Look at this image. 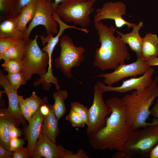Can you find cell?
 <instances>
[{"mask_svg": "<svg viewBox=\"0 0 158 158\" xmlns=\"http://www.w3.org/2000/svg\"><path fill=\"white\" fill-rule=\"evenodd\" d=\"M111 112L106 119L105 126L88 136L93 149L122 151L132 131L126 118L124 104L121 98L114 97L106 101Z\"/></svg>", "mask_w": 158, "mask_h": 158, "instance_id": "6da1fadb", "label": "cell"}, {"mask_svg": "<svg viewBox=\"0 0 158 158\" xmlns=\"http://www.w3.org/2000/svg\"><path fill=\"white\" fill-rule=\"evenodd\" d=\"M94 26L99 36L100 47L95 50L93 66L102 71L115 69L119 65L125 64L131 56L126 44L118 35L115 36L116 27H109L101 21L94 22Z\"/></svg>", "mask_w": 158, "mask_h": 158, "instance_id": "7a4b0ae2", "label": "cell"}, {"mask_svg": "<svg viewBox=\"0 0 158 158\" xmlns=\"http://www.w3.org/2000/svg\"><path fill=\"white\" fill-rule=\"evenodd\" d=\"M158 77L142 93L135 90L126 94L121 98L124 104L127 123L132 131L150 125L153 123L146 122L150 115V107L158 97Z\"/></svg>", "mask_w": 158, "mask_h": 158, "instance_id": "3957f363", "label": "cell"}, {"mask_svg": "<svg viewBox=\"0 0 158 158\" xmlns=\"http://www.w3.org/2000/svg\"><path fill=\"white\" fill-rule=\"evenodd\" d=\"M151 124L132 131L122 151L127 158H148L158 143V119Z\"/></svg>", "mask_w": 158, "mask_h": 158, "instance_id": "277c9868", "label": "cell"}, {"mask_svg": "<svg viewBox=\"0 0 158 158\" xmlns=\"http://www.w3.org/2000/svg\"><path fill=\"white\" fill-rule=\"evenodd\" d=\"M97 0H66L56 10L59 16L66 23L72 22L85 28L90 25V16L95 10L94 4Z\"/></svg>", "mask_w": 158, "mask_h": 158, "instance_id": "5b68a950", "label": "cell"}, {"mask_svg": "<svg viewBox=\"0 0 158 158\" xmlns=\"http://www.w3.org/2000/svg\"><path fill=\"white\" fill-rule=\"evenodd\" d=\"M59 41L60 55L54 59V66L56 69H60L68 78H74L71 69L79 66L83 61L85 48L75 46L72 38L66 35H62Z\"/></svg>", "mask_w": 158, "mask_h": 158, "instance_id": "8992f818", "label": "cell"}, {"mask_svg": "<svg viewBox=\"0 0 158 158\" xmlns=\"http://www.w3.org/2000/svg\"><path fill=\"white\" fill-rule=\"evenodd\" d=\"M39 37L36 34L33 39L27 40L21 72L27 81L31 78L33 74L44 75L47 72L46 68L49 65V56L38 46L37 39Z\"/></svg>", "mask_w": 158, "mask_h": 158, "instance_id": "52a82bcc", "label": "cell"}, {"mask_svg": "<svg viewBox=\"0 0 158 158\" xmlns=\"http://www.w3.org/2000/svg\"><path fill=\"white\" fill-rule=\"evenodd\" d=\"M56 11L52 0H38L35 16L24 33V39L26 40L30 39L32 30L39 25L44 26L47 35L51 33L56 34L59 25L53 17V14Z\"/></svg>", "mask_w": 158, "mask_h": 158, "instance_id": "ba28073f", "label": "cell"}, {"mask_svg": "<svg viewBox=\"0 0 158 158\" xmlns=\"http://www.w3.org/2000/svg\"><path fill=\"white\" fill-rule=\"evenodd\" d=\"M103 93L97 84H95L92 103L88 109V121L86 130L88 136L104 127L105 125L107 116L111 113V109L104 101Z\"/></svg>", "mask_w": 158, "mask_h": 158, "instance_id": "9c48e42d", "label": "cell"}, {"mask_svg": "<svg viewBox=\"0 0 158 158\" xmlns=\"http://www.w3.org/2000/svg\"><path fill=\"white\" fill-rule=\"evenodd\" d=\"M150 66L147 65L141 57L137 58L132 63L119 65L114 71L109 73H101L94 78L102 77L103 83L107 86H112L114 83L128 77H135L144 74Z\"/></svg>", "mask_w": 158, "mask_h": 158, "instance_id": "30bf717a", "label": "cell"}, {"mask_svg": "<svg viewBox=\"0 0 158 158\" xmlns=\"http://www.w3.org/2000/svg\"><path fill=\"white\" fill-rule=\"evenodd\" d=\"M154 71V69L150 66L146 72L141 76L123 80L122 84L118 86L106 85L101 81H98L97 83L104 93L113 92L123 93L134 90L137 94H139L143 92L152 83L153 80L152 77Z\"/></svg>", "mask_w": 158, "mask_h": 158, "instance_id": "8fae6325", "label": "cell"}, {"mask_svg": "<svg viewBox=\"0 0 158 158\" xmlns=\"http://www.w3.org/2000/svg\"><path fill=\"white\" fill-rule=\"evenodd\" d=\"M126 8L125 4L120 1L104 3L102 7L96 9L94 21L99 22L104 19H111L114 21L116 28H120L125 25L128 28H133L136 23H130L123 18L122 16L126 14Z\"/></svg>", "mask_w": 158, "mask_h": 158, "instance_id": "7c38bea8", "label": "cell"}, {"mask_svg": "<svg viewBox=\"0 0 158 158\" xmlns=\"http://www.w3.org/2000/svg\"><path fill=\"white\" fill-rule=\"evenodd\" d=\"M53 17L59 25V29L58 33L55 37L53 36L52 33L47 35L46 37L43 36H40L43 45L44 46L47 43V44L42 50L48 54L49 57L48 68L49 69H51V55L54 49L65 30L68 28H73L81 31L87 34L89 32V31L87 29L77 27L74 25H68L59 16L56 11L54 12Z\"/></svg>", "mask_w": 158, "mask_h": 158, "instance_id": "4fadbf2b", "label": "cell"}, {"mask_svg": "<svg viewBox=\"0 0 158 158\" xmlns=\"http://www.w3.org/2000/svg\"><path fill=\"white\" fill-rule=\"evenodd\" d=\"M65 149L62 145H57L42 132L34 148L32 158H61Z\"/></svg>", "mask_w": 158, "mask_h": 158, "instance_id": "5bb4252c", "label": "cell"}, {"mask_svg": "<svg viewBox=\"0 0 158 158\" xmlns=\"http://www.w3.org/2000/svg\"><path fill=\"white\" fill-rule=\"evenodd\" d=\"M0 85L4 89L8 98V113L23 126H25L26 120L22 115L19 108V95L12 87L1 70L0 71Z\"/></svg>", "mask_w": 158, "mask_h": 158, "instance_id": "9a60e30c", "label": "cell"}, {"mask_svg": "<svg viewBox=\"0 0 158 158\" xmlns=\"http://www.w3.org/2000/svg\"><path fill=\"white\" fill-rule=\"evenodd\" d=\"M43 117L39 109L32 116L29 125L24 126L25 139L28 142L26 148L31 158L34 148L42 133Z\"/></svg>", "mask_w": 158, "mask_h": 158, "instance_id": "2e32d148", "label": "cell"}, {"mask_svg": "<svg viewBox=\"0 0 158 158\" xmlns=\"http://www.w3.org/2000/svg\"><path fill=\"white\" fill-rule=\"evenodd\" d=\"M1 100L3 106L0 104V145L10 150V132L11 127L14 124L19 126L21 123L8 113L7 109L5 107L3 100Z\"/></svg>", "mask_w": 158, "mask_h": 158, "instance_id": "e0dca14e", "label": "cell"}, {"mask_svg": "<svg viewBox=\"0 0 158 158\" xmlns=\"http://www.w3.org/2000/svg\"><path fill=\"white\" fill-rule=\"evenodd\" d=\"M143 26V22L140 21L133 27V30L130 33L123 34L116 30V32L120 36L121 40L126 44H128L130 49L135 53L137 58L141 56L143 38L140 36L139 31Z\"/></svg>", "mask_w": 158, "mask_h": 158, "instance_id": "ac0fdd59", "label": "cell"}, {"mask_svg": "<svg viewBox=\"0 0 158 158\" xmlns=\"http://www.w3.org/2000/svg\"><path fill=\"white\" fill-rule=\"evenodd\" d=\"M50 109L49 115L44 116L42 132L49 139L56 143V138L60 133L58 126L59 119L55 114L53 105L50 104Z\"/></svg>", "mask_w": 158, "mask_h": 158, "instance_id": "d6986e66", "label": "cell"}, {"mask_svg": "<svg viewBox=\"0 0 158 158\" xmlns=\"http://www.w3.org/2000/svg\"><path fill=\"white\" fill-rule=\"evenodd\" d=\"M0 25V38L24 37V33L18 29L19 15L4 18Z\"/></svg>", "mask_w": 158, "mask_h": 158, "instance_id": "ffe728a7", "label": "cell"}, {"mask_svg": "<svg viewBox=\"0 0 158 158\" xmlns=\"http://www.w3.org/2000/svg\"><path fill=\"white\" fill-rule=\"evenodd\" d=\"M158 56V37L156 34L147 33L143 38L141 57L145 61Z\"/></svg>", "mask_w": 158, "mask_h": 158, "instance_id": "44dd1931", "label": "cell"}, {"mask_svg": "<svg viewBox=\"0 0 158 158\" xmlns=\"http://www.w3.org/2000/svg\"><path fill=\"white\" fill-rule=\"evenodd\" d=\"M27 40L24 38L15 43L0 56V59L22 60L25 55Z\"/></svg>", "mask_w": 158, "mask_h": 158, "instance_id": "7402d4cb", "label": "cell"}, {"mask_svg": "<svg viewBox=\"0 0 158 158\" xmlns=\"http://www.w3.org/2000/svg\"><path fill=\"white\" fill-rule=\"evenodd\" d=\"M36 4H31L26 6L22 9L18 14V29L24 33L27 28V24L32 20L35 16Z\"/></svg>", "mask_w": 158, "mask_h": 158, "instance_id": "603a6c76", "label": "cell"}, {"mask_svg": "<svg viewBox=\"0 0 158 158\" xmlns=\"http://www.w3.org/2000/svg\"><path fill=\"white\" fill-rule=\"evenodd\" d=\"M68 93L64 90H60L54 92L53 97L54 99L53 107L55 114L59 119L66 111L64 101L68 97Z\"/></svg>", "mask_w": 158, "mask_h": 158, "instance_id": "cb8c5ba5", "label": "cell"}, {"mask_svg": "<svg viewBox=\"0 0 158 158\" xmlns=\"http://www.w3.org/2000/svg\"><path fill=\"white\" fill-rule=\"evenodd\" d=\"M39 76L40 77L33 82V84L35 86H37L41 84L43 89L48 91L51 86V83H53L55 85L56 91L60 90L61 87L59 84L57 78L55 77L53 74L49 75L46 73Z\"/></svg>", "mask_w": 158, "mask_h": 158, "instance_id": "d4e9b609", "label": "cell"}, {"mask_svg": "<svg viewBox=\"0 0 158 158\" xmlns=\"http://www.w3.org/2000/svg\"><path fill=\"white\" fill-rule=\"evenodd\" d=\"M48 100L47 97H44L43 99L38 97L36 95V92L34 91L32 92L29 97L26 98L25 99L32 116L38 111L42 104L48 103Z\"/></svg>", "mask_w": 158, "mask_h": 158, "instance_id": "484cf974", "label": "cell"}, {"mask_svg": "<svg viewBox=\"0 0 158 158\" xmlns=\"http://www.w3.org/2000/svg\"><path fill=\"white\" fill-rule=\"evenodd\" d=\"M18 0H0V10L5 17L16 16L15 9Z\"/></svg>", "mask_w": 158, "mask_h": 158, "instance_id": "4316f807", "label": "cell"}, {"mask_svg": "<svg viewBox=\"0 0 158 158\" xmlns=\"http://www.w3.org/2000/svg\"><path fill=\"white\" fill-rule=\"evenodd\" d=\"M1 66L4 71L8 73L20 72L23 67V59H13L5 60Z\"/></svg>", "mask_w": 158, "mask_h": 158, "instance_id": "83f0119b", "label": "cell"}, {"mask_svg": "<svg viewBox=\"0 0 158 158\" xmlns=\"http://www.w3.org/2000/svg\"><path fill=\"white\" fill-rule=\"evenodd\" d=\"M6 76L12 87L17 92L19 87L25 84L27 81L21 72L8 73Z\"/></svg>", "mask_w": 158, "mask_h": 158, "instance_id": "f1b7e54d", "label": "cell"}, {"mask_svg": "<svg viewBox=\"0 0 158 158\" xmlns=\"http://www.w3.org/2000/svg\"><path fill=\"white\" fill-rule=\"evenodd\" d=\"M66 119L70 122L73 127L83 128L85 124L81 116L71 109L66 117Z\"/></svg>", "mask_w": 158, "mask_h": 158, "instance_id": "f546056e", "label": "cell"}, {"mask_svg": "<svg viewBox=\"0 0 158 158\" xmlns=\"http://www.w3.org/2000/svg\"><path fill=\"white\" fill-rule=\"evenodd\" d=\"M24 38L18 37L0 38V56L15 43Z\"/></svg>", "mask_w": 158, "mask_h": 158, "instance_id": "4dcf8cb0", "label": "cell"}, {"mask_svg": "<svg viewBox=\"0 0 158 158\" xmlns=\"http://www.w3.org/2000/svg\"><path fill=\"white\" fill-rule=\"evenodd\" d=\"M70 105L71 109L76 111L81 116L87 126L89 118L88 109L86 106L76 101L71 102Z\"/></svg>", "mask_w": 158, "mask_h": 158, "instance_id": "1f68e13d", "label": "cell"}, {"mask_svg": "<svg viewBox=\"0 0 158 158\" xmlns=\"http://www.w3.org/2000/svg\"><path fill=\"white\" fill-rule=\"evenodd\" d=\"M19 105L22 115L26 120L29 122L31 120L32 116L25 99L21 95L19 96Z\"/></svg>", "mask_w": 158, "mask_h": 158, "instance_id": "d6a6232c", "label": "cell"}, {"mask_svg": "<svg viewBox=\"0 0 158 158\" xmlns=\"http://www.w3.org/2000/svg\"><path fill=\"white\" fill-rule=\"evenodd\" d=\"M84 150H78L76 153H73L70 150L66 149L63 153L62 158H90Z\"/></svg>", "mask_w": 158, "mask_h": 158, "instance_id": "836d02e7", "label": "cell"}, {"mask_svg": "<svg viewBox=\"0 0 158 158\" xmlns=\"http://www.w3.org/2000/svg\"><path fill=\"white\" fill-rule=\"evenodd\" d=\"M25 144L24 139L18 137L11 138L10 141V150L14 152L15 150L22 148Z\"/></svg>", "mask_w": 158, "mask_h": 158, "instance_id": "e575fe53", "label": "cell"}, {"mask_svg": "<svg viewBox=\"0 0 158 158\" xmlns=\"http://www.w3.org/2000/svg\"><path fill=\"white\" fill-rule=\"evenodd\" d=\"M38 0H18L15 9L16 16L18 15L22 9L26 6L31 4H37Z\"/></svg>", "mask_w": 158, "mask_h": 158, "instance_id": "d590c367", "label": "cell"}, {"mask_svg": "<svg viewBox=\"0 0 158 158\" xmlns=\"http://www.w3.org/2000/svg\"><path fill=\"white\" fill-rule=\"evenodd\" d=\"M31 158L26 147H23L13 152L12 158Z\"/></svg>", "mask_w": 158, "mask_h": 158, "instance_id": "8d00e7d4", "label": "cell"}, {"mask_svg": "<svg viewBox=\"0 0 158 158\" xmlns=\"http://www.w3.org/2000/svg\"><path fill=\"white\" fill-rule=\"evenodd\" d=\"M23 133L22 131L19 128V126L15 124L12 126L10 132L11 138L20 137Z\"/></svg>", "mask_w": 158, "mask_h": 158, "instance_id": "74e56055", "label": "cell"}, {"mask_svg": "<svg viewBox=\"0 0 158 158\" xmlns=\"http://www.w3.org/2000/svg\"><path fill=\"white\" fill-rule=\"evenodd\" d=\"M13 152L0 145V158H12Z\"/></svg>", "mask_w": 158, "mask_h": 158, "instance_id": "f35d334b", "label": "cell"}, {"mask_svg": "<svg viewBox=\"0 0 158 158\" xmlns=\"http://www.w3.org/2000/svg\"><path fill=\"white\" fill-rule=\"evenodd\" d=\"M40 110L43 116H47L50 111V104H48L46 103L43 104L40 107Z\"/></svg>", "mask_w": 158, "mask_h": 158, "instance_id": "ab89813d", "label": "cell"}, {"mask_svg": "<svg viewBox=\"0 0 158 158\" xmlns=\"http://www.w3.org/2000/svg\"><path fill=\"white\" fill-rule=\"evenodd\" d=\"M150 114L154 118L158 119V97L156 99L154 105L150 109Z\"/></svg>", "mask_w": 158, "mask_h": 158, "instance_id": "60d3db41", "label": "cell"}, {"mask_svg": "<svg viewBox=\"0 0 158 158\" xmlns=\"http://www.w3.org/2000/svg\"><path fill=\"white\" fill-rule=\"evenodd\" d=\"M146 63L150 66H158V58L152 56L145 61Z\"/></svg>", "mask_w": 158, "mask_h": 158, "instance_id": "b9f144b4", "label": "cell"}, {"mask_svg": "<svg viewBox=\"0 0 158 158\" xmlns=\"http://www.w3.org/2000/svg\"><path fill=\"white\" fill-rule=\"evenodd\" d=\"M150 158H158V144L156 145L152 150Z\"/></svg>", "mask_w": 158, "mask_h": 158, "instance_id": "7bdbcfd3", "label": "cell"}, {"mask_svg": "<svg viewBox=\"0 0 158 158\" xmlns=\"http://www.w3.org/2000/svg\"><path fill=\"white\" fill-rule=\"evenodd\" d=\"M112 157L113 158H127L126 156L122 151H118L114 154Z\"/></svg>", "mask_w": 158, "mask_h": 158, "instance_id": "ee69618b", "label": "cell"}, {"mask_svg": "<svg viewBox=\"0 0 158 158\" xmlns=\"http://www.w3.org/2000/svg\"><path fill=\"white\" fill-rule=\"evenodd\" d=\"M66 0H54V4L56 10L59 5V4L61 3Z\"/></svg>", "mask_w": 158, "mask_h": 158, "instance_id": "f6af8a7d", "label": "cell"}, {"mask_svg": "<svg viewBox=\"0 0 158 158\" xmlns=\"http://www.w3.org/2000/svg\"><path fill=\"white\" fill-rule=\"evenodd\" d=\"M83 1H87V0H81Z\"/></svg>", "mask_w": 158, "mask_h": 158, "instance_id": "bcb514c9", "label": "cell"}]
</instances>
